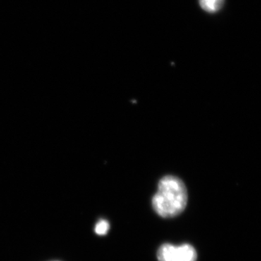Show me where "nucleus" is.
I'll return each instance as SVG.
<instances>
[{
	"instance_id": "nucleus-1",
	"label": "nucleus",
	"mask_w": 261,
	"mask_h": 261,
	"mask_svg": "<svg viewBox=\"0 0 261 261\" xmlns=\"http://www.w3.org/2000/svg\"><path fill=\"white\" fill-rule=\"evenodd\" d=\"M188 194L184 182L176 176H164L159 183L158 191L152 197V205L156 214L163 218H173L181 214L186 207Z\"/></svg>"
},
{
	"instance_id": "nucleus-2",
	"label": "nucleus",
	"mask_w": 261,
	"mask_h": 261,
	"mask_svg": "<svg viewBox=\"0 0 261 261\" xmlns=\"http://www.w3.org/2000/svg\"><path fill=\"white\" fill-rule=\"evenodd\" d=\"M157 257L159 261H197V254L188 244L180 246L164 244L158 250Z\"/></svg>"
},
{
	"instance_id": "nucleus-3",
	"label": "nucleus",
	"mask_w": 261,
	"mask_h": 261,
	"mask_svg": "<svg viewBox=\"0 0 261 261\" xmlns=\"http://www.w3.org/2000/svg\"><path fill=\"white\" fill-rule=\"evenodd\" d=\"M201 8L207 13H216L222 8L224 0H199Z\"/></svg>"
},
{
	"instance_id": "nucleus-4",
	"label": "nucleus",
	"mask_w": 261,
	"mask_h": 261,
	"mask_svg": "<svg viewBox=\"0 0 261 261\" xmlns=\"http://www.w3.org/2000/svg\"><path fill=\"white\" fill-rule=\"evenodd\" d=\"M110 229V224L106 220H100L98 221L94 228V231L99 236H104Z\"/></svg>"
}]
</instances>
